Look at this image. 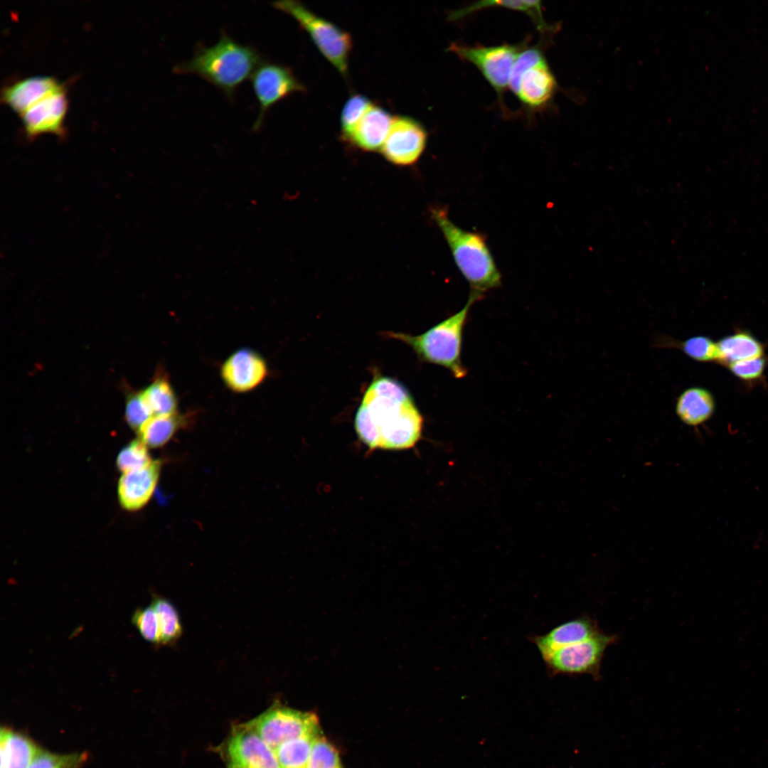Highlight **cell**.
Returning <instances> with one entry per match:
<instances>
[{"instance_id": "e0dca14e", "label": "cell", "mask_w": 768, "mask_h": 768, "mask_svg": "<svg viewBox=\"0 0 768 768\" xmlns=\"http://www.w3.org/2000/svg\"><path fill=\"white\" fill-rule=\"evenodd\" d=\"M63 85L51 76L28 77L6 86L1 91V100L21 115L33 105Z\"/></svg>"}, {"instance_id": "836d02e7", "label": "cell", "mask_w": 768, "mask_h": 768, "mask_svg": "<svg viewBox=\"0 0 768 768\" xmlns=\"http://www.w3.org/2000/svg\"><path fill=\"white\" fill-rule=\"evenodd\" d=\"M766 364L765 358L762 356L735 362L728 366L731 372L740 379L752 380L762 375Z\"/></svg>"}, {"instance_id": "d6986e66", "label": "cell", "mask_w": 768, "mask_h": 768, "mask_svg": "<svg viewBox=\"0 0 768 768\" xmlns=\"http://www.w3.org/2000/svg\"><path fill=\"white\" fill-rule=\"evenodd\" d=\"M715 403L712 393L699 386L690 387L682 391L676 398L675 412L684 424L698 426L713 415Z\"/></svg>"}, {"instance_id": "f1b7e54d", "label": "cell", "mask_w": 768, "mask_h": 768, "mask_svg": "<svg viewBox=\"0 0 768 768\" xmlns=\"http://www.w3.org/2000/svg\"><path fill=\"white\" fill-rule=\"evenodd\" d=\"M148 447L139 439L126 445L119 453L116 464L122 473L142 469L153 461L149 454Z\"/></svg>"}, {"instance_id": "5bb4252c", "label": "cell", "mask_w": 768, "mask_h": 768, "mask_svg": "<svg viewBox=\"0 0 768 768\" xmlns=\"http://www.w3.org/2000/svg\"><path fill=\"white\" fill-rule=\"evenodd\" d=\"M67 107L64 85L33 105L21 114L26 137L33 138L43 133L63 136Z\"/></svg>"}, {"instance_id": "d6a6232c", "label": "cell", "mask_w": 768, "mask_h": 768, "mask_svg": "<svg viewBox=\"0 0 768 768\" xmlns=\"http://www.w3.org/2000/svg\"><path fill=\"white\" fill-rule=\"evenodd\" d=\"M84 760L82 754L58 755L40 750L28 768H79Z\"/></svg>"}, {"instance_id": "30bf717a", "label": "cell", "mask_w": 768, "mask_h": 768, "mask_svg": "<svg viewBox=\"0 0 768 768\" xmlns=\"http://www.w3.org/2000/svg\"><path fill=\"white\" fill-rule=\"evenodd\" d=\"M617 639L616 635L602 631L585 641L561 648L544 661L548 671L553 676L587 674L599 679L605 651Z\"/></svg>"}, {"instance_id": "4dcf8cb0", "label": "cell", "mask_w": 768, "mask_h": 768, "mask_svg": "<svg viewBox=\"0 0 768 768\" xmlns=\"http://www.w3.org/2000/svg\"><path fill=\"white\" fill-rule=\"evenodd\" d=\"M132 622L142 636L147 641L159 644L160 631L158 618L153 607L137 609L133 613Z\"/></svg>"}, {"instance_id": "9c48e42d", "label": "cell", "mask_w": 768, "mask_h": 768, "mask_svg": "<svg viewBox=\"0 0 768 768\" xmlns=\"http://www.w3.org/2000/svg\"><path fill=\"white\" fill-rule=\"evenodd\" d=\"M216 751L225 768H280L274 750L248 722L233 727Z\"/></svg>"}, {"instance_id": "ba28073f", "label": "cell", "mask_w": 768, "mask_h": 768, "mask_svg": "<svg viewBox=\"0 0 768 768\" xmlns=\"http://www.w3.org/2000/svg\"><path fill=\"white\" fill-rule=\"evenodd\" d=\"M523 45L502 44L498 46H469L452 43L448 50L462 60L477 68L484 78L502 98L509 86L510 79L516 58Z\"/></svg>"}, {"instance_id": "4316f807", "label": "cell", "mask_w": 768, "mask_h": 768, "mask_svg": "<svg viewBox=\"0 0 768 768\" xmlns=\"http://www.w3.org/2000/svg\"><path fill=\"white\" fill-rule=\"evenodd\" d=\"M151 605L154 609L159 622L160 643L169 645L175 643L183 632L182 625L177 610L166 599L154 595Z\"/></svg>"}, {"instance_id": "5b68a950", "label": "cell", "mask_w": 768, "mask_h": 768, "mask_svg": "<svg viewBox=\"0 0 768 768\" xmlns=\"http://www.w3.org/2000/svg\"><path fill=\"white\" fill-rule=\"evenodd\" d=\"M272 5L292 17L309 34L323 56L343 78L347 77L353 47L352 38L348 32L318 16L299 1H278Z\"/></svg>"}, {"instance_id": "8fae6325", "label": "cell", "mask_w": 768, "mask_h": 768, "mask_svg": "<svg viewBox=\"0 0 768 768\" xmlns=\"http://www.w3.org/2000/svg\"><path fill=\"white\" fill-rule=\"evenodd\" d=\"M252 88L259 105L252 131H259L270 109L285 97L306 90L292 69L286 65L263 61L251 76Z\"/></svg>"}, {"instance_id": "83f0119b", "label": "cell", "mask_w": 768, "mask_h": 768, "mask_svg": "<svg viewBox=\"0 0 768 768\" xmlns=\"http://www.w3.org/2000/svg\"><path fill=\"white\" fill-rule=\"evenodd\" d=\"M373 102L366 96L355 94L345 103L341 114V131L342 137L348 141L353 129L363 117Z\"/></svg>"}, {"instance_id": "1f68e13d", "label": "cell", "mask_w": 768, "mask_h": 768, "mask_svg": "<svg viewBox=\"0 0 768 768\" xmlns=\"http://www.w3.org/2000/svg\"><path fill=\"white\" fill-rule=\"evenodd\" d=\"M124 415L127 424L137 431L153 416L142 392L132 393L129 395Z\"/></svg>"}, {"instance_id": "6da1fadb", "label": "cell", "mask_w": 768, "mask_h": 768, "mask_svg": "<svg viewBox=\"0 0 768 768\" xmlns=\"http://www.w3.org/2000/svg\"><path fill=\"white\" fill-rule=\"evenodd\" d=\"M423 423L407 390L398 381L383 375L373 378L354 417L358 438L370 449L412 448L421 438Z\"/></svg>"}, {"instance_id": "9a60e30c", "label": "cell", "mask_w": 768, "mask_h": 768, "mask_svg": "<svg viewBox=\"0 0 768 768\" xmlns=\"http://www.w3.org/2000/svg\"><path fill=\"white\" fill-rule=\"evenodd\" d=\"M602 631L596 619L584 614L554 627L543 635L530 636V639L545 661L557 650L585 641Z\"/></svg>"}, {"instance_id": "8992f818", "label": "cell", "mask_w": 768, "mask_h": 768, "mask_svg": "<svg viewBox=\"0 0 768 768\" xmlns=\"http://www.w3.org/2000/svg\"><path fill=\"white\" fill-rule=\"evenodd\" d=\"M557 87L555 78L538 47L524 46L513 68L508 88L530 110L545 107Z\"/></svg>"}, {"instance_id": "44dd1931", "label": "cell", "mask_w": 768, "mask_h": 768, "mask_svg": "<svg viewBox=\"0 0 768 768\" xmlns=\"http://www.w3.org/2000/svg\"><path fill=\"white\" fill-rule=\"evenodd\" d=\"M497 7L518 11L528 15L540 32L545 33L551 29L550 25L544 19L540 1H481L452 11L448 18L450 21H457L479 10Z\"/></svg>"}, {"instance_id": "7402d4cb", "label": "cell", "mask_w": 768, "mask_h": 768, "mask_svg": "<svg viewBox=\"0 0 768 768\" xmlns=\"http://www.w3.org/2000/svg\"><path fill=\"white\" fill-rule=\"evenodd\" d=\"M718 361L727 366L737 361L763 356L762 344L751 334L739 332L717 343Z\"/></svg>"}, {"instance_id": "484cf974", "label": "cell", "mask_w": 768, "mask_h": 768, "mask_svg": "<svg viewBox=\"0 0 768 768\" xmlns=\"http://www.w3.org/2000/svg\"><path fill=\"white\" fill-rule=\"evenodd\" d=\"M316 735H306L279 745L275 753L280 768H306Z\"/></svg>"}, {"instance_id": "277c9868", "label": "cell", "mask_w": 768, "mask_h": 768, "mask_svg": "<svg viewBox=\"0 0 768 768\" xmlns=\"http://www.w3.org/2000/svg\"><path fill=\"white\" fill-rule=\"evenodd\" d=\"M479 300L476 296L469 294L462 309L421 334L392 331L385 334L408 345L421 361L442 366L455 378H462L467 374L462 361L464 329L471 306Z\"/></svg>"}, {"instance_id": "52a82bcc", "label": "cell", "mask_w": 768, "mask_h": 768, "mask_svg": "<svg viewBox=\"0 0 768 768\" xmlns=\"http://www.w3.org/2000/svg\"><path fill=\"white\" fill-rule=\"evenodd\" d=\"M248 722L274 750L289 740L321 732L315 713L297 710L279 702Z\"/></svg>"}, {"instance_id": "7a4b0ae2", "label": "cell", "mask_w": 768, "mask_h": 768, "mask_svg": "<svg viewBox=\"0 0 768 768\" xmlns=\"http://www.w3.org/2000/svg\"><path fill=\"white\" fill-rule=\"evenodd\" d=\"M263 61L255 46L240 43L223 33L214 45L198 46L193 57L177 64L174 71L197 75L233 100L238 87Z\"/></svg>"}, {"instance_id": "3957f363", "label": "cell", "mask_w": 768, "mask_h": 768, "mask_svg": "<svg viewBox=\"0 0 768 768\" xmlns=\"http://www.w3.org/2000/svg\"><path fill=\"white\" fill-rule=\"evenodd\" d=\"M431 215L449 247L454 262L470 287V294L482 299L501 285V274L485 236L457 225L444 208L435 207Z\"/></svg>"}, {"instance_id": "ac0fdd59", "label": "cell", "mask_w": 768, "mask_h": 768, "mask_svg": "<svg viewBox=\"0 0 768 768\" xmlns=\"http://www.w3.org/2000/svg\"><path fill=\"white\" fill-rule=\"evenodd\" d=\"M393 119L394 117L386 110L373 103L347 142L366 151L380 150L387 139Z\"/></svg>"}, {"instance_id": "ffe728a7", "label": "cell", "mask_w": 768, "mask_h": 768, "mask_svg": "<svg viewBox=\"0 0 768 768\" xmlns=\"http://www.w3.org/2000/svg\"><path fill=\"white\" fill-rule=\"evenodd\" d=\"M1 768H28L40 748L27 736L8 728L0 733Z\"/></svg>"}, {"instance_id": "603a6c76", "label": "cell", "mask_w": 768, "mask_h": 768, "mask_svg": "<svg viewBox=\"0 0 768 768\" xmlns=\"http://www.w3.org/2000/svg\"><path fill=\"white\" fill-rule=\"evenodd\" d=\"M654 346L680 350L688 358L698 362H710L718 359L717 343L705 336H695L680 341L668 335L660 334L655 337Z\"/></svg>"}, {"instance_id": "2e32d148", "label": "cell", "mask_w": 768, "mask_h": 768, "mask_svg": "<svg viewBox=\"0 0 768 768\" xmlns=\"http://www.w3.org/2000/svg\"><path fill=\"white\" fill-rule=\"evenodd\" d=\"M161 462L153 460L146 467L123 473L117 486L120 506L129 511L144 506L152 496L160 474Z\"/></svg>"}, {"instance_id": "7c38bea8", "label": "cell", "mask_w": 768, "mask_h": 768, "mask_svg": "<svg viewBox=\"0 0 768 768\" xmlns=\"http://www.w3.org/2000/svg\"><path fill=\"white\" fill-rule=\"evenodd\" d=\"M427 142V132L419 121L407 116H396L380 151L393 165L411 166L422 156Z\"/></svg>"}, {"instance_id": "4fadbf2b", "label": "cell", "mask_w": 768, "mask_h": 768, "mask_svg": "<svg viewBox=\"0 0 768 768\" xmlns=\"http://www.w3.org/2000/svg\"><path fill=\"white\" fill-rule=\"evenodd\" d=\"M268 375L265 358L255 351L245 348L239 349L223 362L220 375L230 390L244 393L260 385Z\"/></svg>"}, {"instance_id": "f546056e", "label": "cell", "mask_w": 768, "mask_h": 768, "mask_svg": "<svg viewBox=\"0 0 768 768\" xmlns=\"http://www.w3.org/2000/svg\"><path fill=\"white\" fill-rule=\"evenodd\" d=\"M306 768H343L338 750L321 733L314 741Z\"/></svg>"}, {"instance_id": "cb8c5ba5", "label": "cell", "mask_w": 768, "mask_h": 768, "mask_svg": "<svg viewBox=\"0 0 768 768\" xmlns=\"http://www.w3.org/2000/svg\"><path fill=\"white\" fill-rule=\"evenodd\" d=\"M186 420L177 412L153 415L137 431L139 439L147 447L156 448L168 442L184 426Z\"/></svg>"}, {"instance_id": "d4e9b609", "label": "cell", "mask_w": 768, "mask_h": 768, "mask_svg": "<svg viewBox=\"0 0 768 768\" xmlns=\"http://www.w3.org/2000/svg\"><path fill=\"white\" fill-rule=\"evenodd\" d=\"M142 393L153 415L176 413L178 399L165 374L157 375Z\"/></svg>"}]
</instances>
